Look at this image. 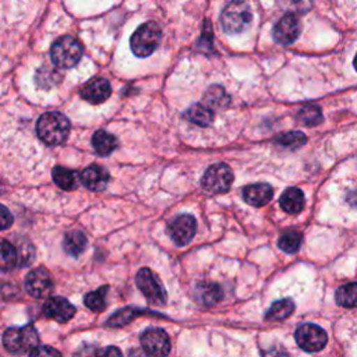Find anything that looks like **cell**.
Returning a JSON list of instances; mask_svg holds the SVG:
<instances>
[{
  "label": "cell",
  "mask_w": 357,
  "mask_h": 357,
  "mask_svg": "<svg viewBox=\"0 0 357 357\" xmlns=\"http://www.w3.org/2000/svg\"><path fill=\"white\" fill-rule=\"evenodd\" d=\"M70 132V121L60 112H47L36 123V134L46 145L63 144Z\"/></svg>",
  "instance_id": "6da1fadb"
},
{
  "label": "cell",
  "mask_w": 357,
  "mask_h": 357,
  "mask_svg": "<svg viewBox=\"0 0 357 357\" xmlns=\"http://www.w3.org/2000/svg\"><path fill=\"white\" fill-rule=\"evenodd\" d=\"M252 14L250 6L244 0H233L227 3L220 14L222 28L226 33H240L251 22Z\"/></svg>",
  "instance_id": "7a4b0ae2"
},
{
  "label": "cell",
  "mask_w": 357,
  "mask_h": 357,
  "mask_svg": "<svg viewBox=\"0 0 357 357\" xmlns=\"http://www.w3.org/2000/svg\"><path fill=\"white\" fill-rule=\"evenodd\" d=\"M50 56L56 67L73 68L82 56V45L73 36H60L50 49Z\"/></svg>",
  "instance_id": "3957f363"
},
{
  "label": "cell",
  "mask_w": 357,
  "mask_h": 357,
  "mask_svg": "<svg viewBox=\"0 0 357 357\" xmlns=\"http://www.w3.org/2000/svg\"><path fill=\"white\" fill-rule=\"evenodd\" d=\"M162 38L160 26L156 22H145L137 28L130 39L131 50L138 57H146L155 52Z\"/></svg>",
  "instance_id": "277c9868"
},
{
  "label": "cell",
  "mask_w": 357,
  "mask_h": 357,
  "mask_svg": "<svg viewBox=\"0 0 357 357\" xmlns=\"http://www.w3.org/2000/svg\"><path fill=\"white\" fill-rule=\"evenodd\" d=\"M39 336L32 325H25L21 328H8L3 333V346L14 354H21L31 351L36 347Z\"/></svg>",
  "instance_id": "5b68a950"
},
{
  "label": "cell",
  "mask_w": 357,
  "mask_h": 357,
  "mask_svg": "<svg viewBox=\"0 0 357 357\" xmlns=\"http://www.w3.org/2000/svg\"><path fill=\"white\" fill-rule=\"evenodd\" d=\"M233 183V172L229 165L226 163H215L209 166L202 178L201 185L213 194H222L226 192Z\"/></svg>",
  "instance_id": "8992f818"
},
{
  "label": "cell",
  "mask_w": 357,
  "mask_h": 357,
  "mask_svg": "<svg viewBox=\"0 0 357 357\" xmlns=\"http://www.w3.org/2000/svg\"><path fill=\"white\" fill-rule=\"evenodd\" d=\"M297 344L308 353L319 351L328 342L326 332L315 324H303L296 329L294 333Z\"/></svg>",
  "instance_id": "52a82bcc"
},
{
  "label": "cell",
  "mask_w": 357,
  "mask_h": 357,
  "mask_svg": "<svg viewBox=\"0 0 357 357\" xmlns=\"http://www.w3.org/2000/svg\"><path fill=\"white\" fill-rule=\"evenodd\" d=\"M135 282L138 289L142 291V294L146 297L149 303L158 305H163L166 303V291L151 269H139L135 276Z\"/></svg>",
  "instance_id": "ba28073f"
},
{
  "label": "cell",
  "mask_w": 357,
  "mask_h": 357,
  "mask_svg": "<svg viewBox=\"0 0 357 357\" xmlns=\"http://www.w3.org/2000/svg\"><path fill=\"white\" fill-rule=\"evenodd\" d=\"M197 231V220L191 215H178L167 225V233L177 245H185Z\"/></svg>",
  "instance_id": "9c48e42d"
},
{
  "label": "cell",
  "mask_w": 357,
  "mask_h": 357,
  "mask_svg": "<svg viewBox=\"0 0 357 357\" xmlns=\"http://www.w3.org/2000/svg\"><path fill=\"white\" fill-rule=\"evenodd\" d=\"M141 346L151 357H166L170 351V340L163 329L152 328L141 335Z\"/></svg>",
  "instance_id": "30bf717a"
},
{
  "label": "cell",
  "mask_w": 357,
  "mask_h": 357,
  "mask_svg": "<svg viewBox=\"0 0 357 357\" xmlns=\"http://www.w3.org/2000/svg\"><path fill=\"white\" fill-rule=\"evenodd\" d=\"M25 289L31 296L36 298L49 296L53 290V279L49 271L45 268H36L31 271L25 278Z\"/></svg>",
  "instance_id": "8fae6325"
},
{
  "label": "cell",
  "mask_w": 357,
  "mask_h": 357,
  "mask_svg": "<svg viewBox=\"0 0 357 357\" xmlns=\"http://www.w3.org/2000/svg\"><path fill=\"white\" fill-rule=\"evenodd\" d=\"M301 25L296 15L286 14L283 15L276 25L273 26V39L280 45H291L300 35Z\"/></svg>",
  "instance_id": "7c38bea8"
},
{
  "label": "cell",
  "mask_w": 357,
  "mask_h": 357,
  "mask_svg": "<svg viewBox=\"0 0 357 357\" xmlns=\"http://www.w3.org/2000/svg\"><path fill=\"white\" fill-rule=\"evenodd\" d=\"M42 311L50 319H54L57 322H67L74 317L75 307L64 297L53 296L45 301Z\"/></svg>",
  "instance_id": "4fadbf2b"
},
{
  "label": "cell",
  "mask_w": 357,
  "mask_h": 357,
  "mask_svg": "<svg viewBox=\"0 0 357 357\" xmlns=\"http://www.w3.org/2000/svg\"><path fill=\"white\" fill-rule=\"evenodd\" d=\"M110 93H112L110 84L106 78H102V77H96L88 81L81 89V96L93 105L105 102L110 96Z\"/></svg>",
  "instance_id": "5bb4252c"
},
{
  "label": "cell",
  "mask_w": 357,
  "mask_h": 357,
  "mask_svg": "<svg viewBox=\"0 0 357 357\" xmlns=\"http://www.w3.org/2000/svg\"><path fill=\"white\" fill-rule=\"evenodd\" d=\"M79 177L81 183L91 191H102L109 181L107 170L99 165L88 166L82 170Z\"/></svg>",
  "instance_id": "9a60e30c"
},
{
  "label": "cell",
  "mask_w": 357,
  "mask_h": 357,
  "mask_svg": "<svg viewBox=\"0 0 357 357\" xmlns=\"http://www.w3.org/2000/svg\"><path fill=\"white\" fill-rule=\"evenodd\" d=\"M243 195L247 204L252 206H264L272 199L273 188L266 183L251 184L243 190Z\"/></svg>",
  "instance_id": "2e32d148"
},
{
  "label": "cell",
  "mask_w": 357,
  "mask_h": 357,
  "mask_svg": "<svg viewBox=\"0 0 357 357\" xmlns=\"http://www.w3.org/2000/svg\"><path fill=\"white\" fill-rule=\"evenodd\" d=\"M304 194L300 188L297 187H290L287 188L282 195H280V199H279V204L282 206V209L287 213H291V215H296L303 208H304Z\"/></svg>",
  "instance_id": "e0dca14e"
},
{
  "label": "cell",
  "mask_w": 357,
  "mask_h": 357,
  "mask_svg": "<svg viewBox=\"0 0 357 357\" xmlns=\"http://www.w3.org/2000/svg\"><path fill=\"white\" fill-rule=\"evenodd\" d=\"M185 119H188L191 123L197 126L206 127L213 120V110L209 106H205L202 103H194L187 109Z\"/></svg>",
  "instance_id": "ac0fdd59"
},
{
  "label": "cell",
  "mask_w": 357,
  "mask_h": 357,
  "mask_svg": "<svg viewBox=\"0 0 357 357\" xmlns=\"http://www.w3.org/2000/svg\"><path fill=\"white\" fill-rule=\"evenodd\" d=\"M79 180H81V177H78V174L74 170H70L63 166H56L53 169V181L61 190H66V191L75 190L78 187Z\"/></svg>",
  "instance_id": "d6986e66"
},
{
  "label": "cell",
  "mask_w": 357,
  "mask_h": 357,
  "mask_svg": "<svg viewBox=\"0 0 357 357\" xmlns=\"http://www.w3.org/2000/svg\"><path fill=\"white\" fill-rule=\"evenodd\" d=\"M92 146L96 151V153L106 156V155H110L117 148V139L114 135L109 134L107 131L99 130L92 137Z\"/></svg>",
  "instance_id": "ffe728a7"
},
{
  "label": "cell",
  "mask_w": 357,
  "mask_h": 357,
  "mask_svg": "<svg viewBox=\"0 0 357 357\" xmlns=\"http://www.w3.org/2000/svg\"><path fill=\"white\" fill-rule=\"evenodd\" d=\"M63 247L66 252H68L73 257L81 255L86 248V237L79 230H71L64 236Z\"/></svg>",
  "instance_id": "44dd1931"
},
{
  "label": "cell",
  "mask_w": 357,
  "mask_h": 357,
  "mask_svg": "<svg viewBox=\"0 0 357 357\" xmlns=\"http://www.w3.org/2000/svg\"><path fill=\"white\" fill-rule=\"evenodd\" d=\"M294 311V303L290 298H282L272 304L269 311L265 315V319L268 321H282L286 319L289 315H291Z\"/></svg>",
  "instance_id": "7402d4cb"
},
{
  "label": "cell",
  "mask_w": 357,
  "mask_h": 357,
  "mask_svg": "<svg viewBox=\"0 0 357 357\" xmlns=\"http://www.w3.org/2000/svg\"><path fill=\"white\" fill-rule=\"evenodd\" d=\"M336 303L346 308L357 307V282L340 286L335 294Z\"/></svg>",
  "instance_id": "603a6c76"
},
{
  "label": "cell",
  "mask_w": 357,
  "mask_h": 357,
  "mask_svg": "<svg viewBox=\"0 0 357 357\" xmlns=\"http://www.w3.org/2000/svg\"><path fill=\"white\" fill-rule=\"evenodd\" d=\"M198 296L202 304L215 305L223 297V291L216 283H202L198 286Z\"/></svg>",
  "instance_id": "cb8c5ba5"
},
{
  "label": "cell",
  "mask_w": 357,
  "mask_h": 357,
  "mask_svg": "<svg viewBox=\"0 0 357 357\" xmlns=\"http://www.w3.org/2000/svg\"><path fill=\"white\" fill-rule=\"evenodd\" d=\"M1 269L8 271L14 268L15 265H20V254L18 250L7 240L1 241Z\"/></svg>",
  "instance_id": "d4e9b609"
},
{
  "label": "cell",
  "mask_w": 357,
  "mask_h": 357,
  "mask_svg": "<svg viewBox=\"0 0 357 357\" xmlns=\"http://www.w3.org/2000/svg\"><path fill=\"white\" fill-rule=\"evenodd\" d=\"M109 290L107 286H103L98 290L89 291L85 297H84V303L85 305L92 310V311H102L106 307V291Z\"/></svg>",
  "instance_id": "484cf974"
},
{
  "label": "cell",
  "mask_w": 357,
  "mask_h": 357,
  "mask_svg": "<svg viewBox=\"0 0 357 357\" xmlns=\"http://www.w3.org/2000/svg\"><path fill=\"white\" fill-rule=\"evenodd\" d=\"M297 119L304 124V126H317L322 121V112L318 106L315 105H307L300 109Z\"/></svg>",
  "instance_id": "4316f807"
},
{
  "label": "cell",
  "mask_w": 357,
  "mask_h": 357,
  "mask_svg": "<svg viewBox=\"0 0 357 357\" xmlns=\"http://www.w3.org/2000/svg\"><path fill=\"white\" fill-rule=\"evenodd\" d=\"M205 103L209 106V107H223L229 103V96L226 95L225 89H222L220 86L215 85V86H211L205 96Z\"/></svg>",
  "instance_id": "83f0119b"
},
{
  "label": "cell",
  "mask_w": 357,
  "mask_h": 357,
  "mask_svg": "<svg viewBox=\"0 0 357 357\" xmlns=\"http://www.w3.org/2000/svg\"><path fill=\"white\" fill-rule=\"evenodd\" d=\"M305 142H307V137L301 131L284 132L276 138V144H279L284 148H290V149H297V148L303 146Z\"/></svg>",
  "instance_id": "f1b7e54d"
},
{
  "label": "cell",
  "mask_w": 357,
  "mask_h": 357,
  "mask_svg": "<svg viewBox=\"0 0 357 357\" xmlns=\"http://www.w3.org/2000/svg\"><path fill=\"white\" fill-rule=\"evenodd\" d=\"M278 245L284 252H296L301 245V234L298 231L290 230L280 236Z\"/></svg>",
  "instance_id": "f546056e"
},
{
  "label": "cell",
  "mask_w": 357,
  "mask_h": 357,
  "mask_svg": "<svg viewBox=\"0 0 357 357\" xmlns=\"http://www.w3.org/2000/svg\"><path fill=\"white\" fill-rule=\"evenodd\" d=\"M141 312H142L141 310H137V308H132V307L119 310L117 312H114L110 317V319L107 321V325L109 326H123V325L128 324L132 318H135L137 314H141Z\"/></svg>",
  "instance_id": "4dcf8cb0"
},
{
  "label": "cell",
  "mask_w": 357,
  "mask_h": 357,
  "mask_svg": "<svg viewBox=\"0 0 357 357\" xmlns=\"http://www.w3.org/2000/svg\"><path fill=\"white\" fill-rule=\"evenodd\" d=\"M61 79V75L50 68H42L36 74V82L42 88H50L56 85Z\"/></svg>",
  "instance_id": "1f68e13d"
},
{
  "label": "cell",
  "mask_w": 357,
  "mask_h": 357,
  "mask_svg": "<svg viewBox=\"0 0 357 357\" xmlns=\"http://www.w3.org/2000/svg\"><path fill=\"white\" fill-rule=\"evenodd\" d=\"M29 357H61V354L52 346H36L29 351Z\"/></svg>",
  "instance_id": "d6a6232c"
},
{
  "label": "cell",
  "mask_w": 357,
  "mask_h": 357,
  "mask_svg": "<svg viewBox=\"0 0 357 357\" xmlns=\"http://www.w3.org/2000/svg\"><path fill=\"white\" fill-rule=\"evenodd\" d=\"M92 357H123V354L117 347L109 346V347H105L102 350H98Z\"/></svg>",
  "instance_id": "836d02e7"
},
{
  "label": "cell",
  "mask_w": 357,
  "mask_h": 357,
  "mask_svg": "<svg viewBox=\"0 0 357 357\" xmlns=\"http://www.w3.org/2000/svg\"><path fill=\"white\" fill-rule=\"evenodd\" d=\"M11 223H13V216H11L10 211L4 205H1L0 206V227L3 230H6Z\"/></svg>",
  "instance_id": "e575fe53"
},
{
  "label": "cell",
  "mask_w": 357,
  "mask_h": 357,
  "mask_svg": "<svg viewBox=\"0 0 357 357\" xmlns=\"http://www.w3.org/2000/svg\"><path fill=\"white\" fill-rule=\"evenodd\" d=\"M262 357H289V354L282 347H271L262 353Z\"/></svg>",
  "instance_id": "d590c367"
},
{
  "label": "cell",
  "mask_w": 357,
  "mask_h": 357,
  "mask_svg": "<svg viewBox=\"0 0 357 357\" xmlns=\"http://www.w3.org/2000/svg\"><path fill=\"white\" fill-rule=\"evenodd\" d=\"M353 66H354V68L357 70V54H356V57H354V61H353Z\"/></svg>",
  "instance_id": "8d00e7d4"
}]
</instances>
